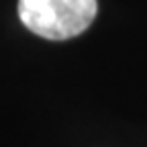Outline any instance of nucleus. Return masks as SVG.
<instances>
[{"mask_svg": "<svg viewBox=\"0 0 147 147\" xmlns=\"http://www.w3.org/2000/svg\"><path fill=\"white\" fill-rule=\"evenodd\" d=\"M96 12V0H18L21 23L51 41H65L84 33Z\"/></svg>", "mask_w": 147, "mask_h": 147, "instance_id": "nucleus-1", "label": "nucleus"}]
</instances>
